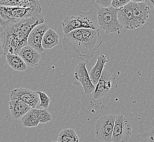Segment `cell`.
<instances>
[{"label": "cell", "instance_id": "1", "mask_svg": "<svg viewBox=\"0 0 154 142\" xmlns=\"http://www.w3.org/2000/svg\"><path fill=\"white\" fill-rule=\"evenodd\" d=\"M62 42L63 50L72 57L84 60L95 55L102 39L99 29H79L64 35Z\"/></svg>", "mask_w": 154, "mask_h": 142}, {"label": "cell", "instance_id": "2", "mask_svg": "<svg viewBox=\"0 0 154 142\" xmlns=\"http://www.w3.org/2000/svg\"><path fill=\"white\" fill-rule=\"evenodd\" d=\"M45 19L41 14L27 18L18 23L3 29L5 35V44L3 54H18L23 48L27 45V39L31 31Z\"/></svg>", "mask_w": 154, "mask_h": 142}, {"label": "cell", "instance_id": "3", "mask_svg": "<svg viewBox=\"0 0 154 142\" xmlns=\"http://www.w3.org/2000/svg\"><path fill=\"white\" fill-rule=\"evenodd\" d=\"M41 11L39 2L29 8L0 6V27L5 29L27 18L36 17L40 14Z\"/></svg>", "mask_w": 154, "mask_h": 142}, {"label": "cell", "instance_id": "4", "mask_svg": "<svg viewBox=\"0 0 154 142\" xmlns=\"http://www.w3.org/2000/svg\"><path fill=\"white\" fill-rule=\"evenodd\" d=\"M119 9L112 7L100 8L97 11L98 27L107 33L117 32L120 34L123 29L118 18Z\"/></svg>", "mask_w": 154, "mask_h": 142}, {"label": "cell", "instance_id": "5", "mask_svg": "<svg viewBox=\"0 0 154 142\" xmlns=\"http://www.w3.org/2000/svg\"><path fill=\"white\" fill-rule=\"evenodd\" d=\"M62 26L64 35L79 29H99L94 19L84 15L67 17L63 21Z\"/></svg>", "mask_w": 154, "mask_h": 142}, {"label": "cell", "instance_id": "6", "mask_svg": "<svg viewBox=\"0 0 154 142\" xmlns=\"http://www.w3.org/2000/svg\"><path fill=\"white\" fill-rule=\"evenodd\" d=\"M116 116L113 114L103 116L98 120L95 128L96 138L102 142H112Z\"/></svg>", "mask_w": 154, "mask_h": 142}, {"label": "cell", "instance_id": "7", "mask_svg": "<svg viewBox=\"0 0 154 142\" xmlns=\"http://www.w3.org/2000/svg\"><path fill=\"white\" fill-rule=\"evenodd\" d=\"M132 135V127L128 119L119 114L116 116L112 142H126Z\"/></svg>", "mask_w": 154, "mask_h": 142}, {"label": "cell", "instance_id": "8", "mask_svg": "<svg viewBox=\"0 0 154 142\" xmlns=\"http://www.w3.org/2000/svg\"><path fill=\"white\" fill-rule=\"evenodd\" d=\"M10 100H20L32 108H35L39 101L36 91L26 88L13 89L10 94Z\"/></svg>", "mask_w": 154, "mask_h": 142}, {"label": "cell", "instance_id": "9", "mask_svg": "<svg viewBox=\"0 0 154 142\" xmlns=\"http://www.w3.org/2000/svg\"><path fill=\"white\" fill-rule=\"evenodd\" d=\"M86 66V63L85 62H80L77 65L75 68L74 79L81 83L84 93L86 95H89L94 91L96 86L92 84Z\"/></svg>", "mask_w": 154, "mask_h": 142}, {"label": "cell", "instance_id": "10", "mask_svg": "<svg viewBox=\"0 0 154 142\" xmlns=\"http://www.w3.org/2000/svg\"><path fill=\"white\" fill-rule=\"evenodd\" d=\"M118 20L123 28L128 30H135L139 27L133 13V2L130 1L126 6L119 9Z\"/></svg>", "mask_w": 154, "mask_h": 142}, {"label": "cell", "instance_id": "11", "mask_svg": "<svg viewBox=\"0 0 154 142\" xmlns=\"http://www.w3.org/2000/svg\"><path fill=\"white\" fill-rule=\"evenodd\" d=\"M112 87V76L106 69L104 68L101 78L92 92L93 99L97 100L105 97L109 93Z\"/></svg>", "mask_w": 154, "mask_h": 142}, {"label": "cell", "instance_id": "12", "mask_svg": "<svg viewBox=\"0 0 154 142\" xmlns=\"http://www.w3.org/2000/svg\"><path fill=\"white\" fill-rule=\"evenodd\" d=\"M49 29L47 24H40L35 27L30 32L27 39V45L41 54L45 51L42 46L43 37L46 31Z\"/></svg>", "mask_w": 154, "mask_h": 142}, {"label": "cell", "instance_id": "13", "mask_svg": "<svg viewBox=\"0 0 154 142\" xmlns=\"http://www.w3.org/2000/svg\"><path fill=\"white\" fill-rule=\"evenodd\" d=\"M18 55L23 60L27 66L31 67L38 65L41 58V54L28 45L23 48Z\"/></svg>", "mask_w": 154, "mask_h": 142}, {"label": "cell", "instance_id": "14", "mask_svg": "<svg viewBox=\"0 0 154 142\" xmlns=\"http://www.w3.org/2000/svg\"><path fill=\"white\" fill-rule=\"evenodd\" d=\"M151 12V9L144 1L141 3H133V13L139 27L145 24Z\"/></svg>", "mask_w": 154, "mask_h": 142}, {"label": "cell", "instance_id": "15", "mask_svg": "<svg viewBox=\"0 0 154 142\" xmlns=\"http://www.w3.org/2000/svg\"><path fill=\"white\" fill-rule=\"evenodd\" d=\"M109 62V60H107V56L104 54H101L97 57V61L95 66L93 67L89 73L90 78L92 84L96 86L101 78L102 72L103 71L106 63Z\"/></svg>", "mask_w": 154, "mask_h": 142}, {"label": "cell", "instance_id": "16", "mask_svg": "<svg viewBox=\"0 0 154 142\" xmlns=\"http://www.w3.org/2000/svg\"><path fill=\"white\" fill-rule=\"evenodd\" d=\"M9 110L12 118L18 120L21 119L27 113L32 109L27 104L20 100L9 101Z\"/></svg>", "mask_w": 154, "mask_h": 142}, {"label": "cell", "instance_id": "17", "mask_svg": "<svg viewBox=\"0 0 154 142\" xmlns=\"http://www.w3.org/2000/svg\"><path fill=\"white\" fill-rule=\"evenodd\" d=\"M59 44V36L54 30L49 29L43 37L42 46L44 50L51 49Z\"/></svg>", "mask_w": 154, "mask_h": 142}, {"label": "cell", "instance_id": "18", "mask_svg": "<svg viewBox=\"0 0 154 142\" xmlns=\"http://www.w3.org/2000/svg\"><path fill=\"white\" fill-rule=\"evenodd\" d=\"M39 109L32 108L21 119V124L25 127H36L39 124Z\"/></svg>", "mask_w": 154, "mask_h": 142}, {"label": "cell", "instance_id": "19", "mask_svg": "<svg viewBox=\"0 0 154 142\" xmlns=\"http://www.w3.org/2000/svg\"><path fill=\"white\" fill-rule=\"evenodd\" d=\"M6 61L13 69L17 71H25L27 66L18 54L6 55Z\"/></svg>", "mask_w": 154, "mask_h": 142}, {"label": "cell", "instance_id": "20", "mask_svg": "<svg viewBox=\"0 0 154 142\" xmlns=\"http://www.w3.org/2000/svg\"><path fill=\"white\" fill-rule=\"evenodd\" d=\"M38 1H26V0H0V6L21 7V8H29L35 6L38 3Z\"/></svg>", "mask_w": 154, "mask_h": 142}, {"label": "cell", "instance_id": "21", "mask_svg": "<svg viewBox=\"0 0 154 142\" xmlns=\"http://www.w3.org/2000/svg\"><path fill=\"white\" fill-rule=\"evenodd\" d=\"M58 142H79V138L73 128H65L58 135Z\"/></svg>", "mask_w": 154, "mask_h": 142}, {"label": "cell", "instance_id": "22", "mask_svg": "<svg viewBox=\"0 0 154 142\" xmlns=\"http://www.w3.org/2000/svg\"><path fill=\"white\" fill-rule=\"evenodd\" d=\"M38 115L40 124H47L52 120V116L47 109H39Z\"/></svg>", "mask_w": 154, "mask_h": 142}, {"label": "cell", "instance_id": "23", "mask_svg": "<svg viewBox=\"0 0 154 142\" xmlns=\"http://www.w3.org/2000/svg\"><path fill=\"white\" fill-rule=\"evenodd\" d=\"M36 93L38 95L39 101H41L40 106L44 108V109H47L49 106L51 102V98L45 93L43 92L36 91Z\"/></svg>", "mask_w": 154, "mask_h": 142}, {"label": "cell", "instance_id": "24", "mask_svg": "<svg viewBox=\"0 0 154 142\" xmlns=\"http://www.w3.org/2000/svg\"><path fill=\"white\" fill-rule=\"evenodd\" d=\"M131 1L125 0V1H118V0H112L111 6L116 9H120L126 6Z\"/></svg>", "mask_w": 154, "mask_h": 142}, {"label": "cell", "instance_id": "25", "mask_svg": "<svg viewBox=\"0 0 154 142\" xmlns=\"http://www.w3.org/2000/svg\"><path fill=\"white\" fill-rule=\"evenodd\" d=\"M5 44V35L3 28L0 27V56L3 53Z\"/></svg>", "mask_w": 154, "mask_h": 142}, {"label": "cell", "instance_id": "26", "mask_svg": "<svg viewBox=\"0 0 154 142\" xmlns=\"http://www.w3.org/2000/svg\"><path fill=\"white\" fill-rule=\"evenodd\" d=\"M112 0H97L96 3L102 7V8H109L111 6Z\"/></svg>", "mask_w": 154, "mask_h": 142}, {"label": "cell", "instance_id": "27", "mask_svg": "<svg viewBox=\"0 0 154 142\" xmlns=\"http://www.w3.org/2000/svg\"><path fill=\"white\" fill-rule=\"evenodd\" d=\"M148 142H154V127L149 133Z\"/></svg>", "mask_w": 154, "mask_h": 142}, {"label": "cell", "instance_id": "28", "mask_svg": "<svg viewBox=\"0 0 154 142\" xmlns=\"http://www.w3.org/2000/svg\"><path fill=\"white\" fill-rule=\"evenodd\" d=\"M144 2L148 5V6L150 7V8H151L154 11V0H152V1L146 0V1H144Z\"/></svg>", "mask_w": 154, "mask_h": 142}, {"label": "cell", "instance_id": "29", "mask_svg": "<svg viewBox=\"0 0 154 142\" xmlns=\"http://www.w3.org/2000/svg\"><path fill=\"white\" fill-rule=\"evenodd\" d=\"M51 142H57V141H54H54H51Z\"/></svg>", "mask_w": 154, "mask_h": 142}]
</instances>
